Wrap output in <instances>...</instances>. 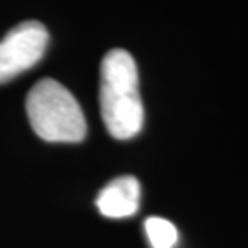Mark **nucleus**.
<instances>
[{"label": "nucleus", "mask_w": 248, "mask_h": 248, "mask_svg": "<svg viewBox=\"0 0 248 248\" xmlns=\"http://www.w3.org/2000/svg\"><path fill=\"white\" fill-rule=\"evenodd\" d=\"M99 107L108 134L131 140L142 131L143 105L138 87V68L125 50H110L99 68Z\"/></svg>", "instance_id": "nucleus-1"}, {"label": "nucleus", "mask_w": 248, "mask_h": 248, "mask_svg": "<svg viewBox=\"0 0 248 248\" xmlns=\"http://www.w3.org/2000/svg\"><path fill=\"white\" fill-rule=\"evenodd\" d=\"M26 114L33 133L45 142L78 143L87 136L83 108L70 90L55 79H41L31 87Z\"/></svg>", "instance_id": "nucleus-2"}, {"label": "nucleus", "mask_w": 248, "mask_h": 248, "mask_svg": "<svg viewBox=\"0 0 248 248\" xmlns=\"http://www.w3.org/2000/svg\"><path fill=\"white\" fill-rule=\"evenodd\" d=\"M48 30L37 20L20 22L0 41V83L15 79L43 59Z\"/></svg>", "instance_id": "nucleus-3"}, {"label": "nucleus", "mask_w": 248, "mask_h": 248, "mask_svg": "<svg viewBox=\"0 0 248 248\" xmlns=\"http://www.w3.org/2000/svg\"><path fill=\"white\" fill-rule=\"evenodd\" d=\"M99 213L108 219H125L140 208V182L131 175L110 180L96 197Z\"/></svg>", "instance_id": "nucleus-4"}, {"label": "nucleus", "mask_w": 248, "mask_h": 248, "mask_svg": "<svg viewBox=\"0 0 248 248\" xmlns=\"http://www.w3.org/2000/svg\"><path fill=\"white\" fill-rule=\"evenodd\" d=\"M143 230L153 248H173L178 241V230L171 221L151 215L143 222Z\"/></svg>", "instance_id": "nucleus-5"}]
</instances>
